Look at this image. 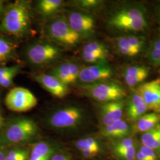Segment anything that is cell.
<instances>
[{
    "instance_id": "obj_20",
    "label": "cell",
    "mask_w": 160,
    "mask_h": 160,
    "mask_svg": "<svg viewBox=\"0 0 160 160\" xmlns=\"http://www.w3.org/2000/svg\"><path fill=\"white\" fill-rule=\"evenodd\" d=\"M141 144L152 149L160 158V123L154 128L142 133Z\"/></svg>"
},
{
    "instance_id": "obj_6",
    "label": "cell",
    "mask_w": 160,
    "mask_h": 160,
    "mask_svg": "<svg viewBox=\"0 0 160 160\" xmlns=\"http://www.w3.org/2000/svg\"><path fill=\"white\" fill-rule=\"evenodd\" d=\"M26 57L35 67H42L55 63L62 55L60 47L49 42H37L30 44L26 49Z\"/></svg>"
},
{
    "instance_id": "obj_23",
    "label": "cell",
    "mask_w": 160,
    "mask_h": 160,
    "mask_svg": "<svg viewBox=\"0 0 160 160\" xmlns=\"http://www.w3.org/2000/svg\"><path fill=\"white\" fill-rule=\"evenodd\" d=\"M53 150L46 142H40L34 144L29 160H50Z\"/></svg>"
},
{
    "instance_id": "obj_13",
    "label": "cell",
    "mask_w": 160,
    "mask_h": 160,
    "mask_svg": "<svg viewBox=\"0 0 160 160\" xmlns=\"http://www.w3.org/2000/svg\"><path fill=\"white\" fill-rule=\"evenodd\" d=\"M81 57L84 62L92 65L108 63L109 50L106 45L101 42H89L82 46Z\"/></svg>"
},
{
    "instance_id": "obj_38",
    "label": "cell",
    "mask_w": 160,
    "mask_h": 160,
    "mask_svg": "<svg viewBox=\"0 0 160 160\" xmlns=\"http://www.w3.org/2000/svg\"><path fill=\"white\" fill-rule=\"evenodd\" d=\"M158 17H159L160 22V3L159 6L158 7Z\"/></svg>"
},
{
    "instance_id": "obj_27",
    "label": "cell",
    "mask_w": 160,
    "mask_h": 160,
    "mask_svg": "<svg viewBox=\"0 0 160 160\" xmlns=\"http://www.w3.org/2000/svg\"><path fill=\"white\" fill-rule=\"evenodd\" d=\"M14 45L11 42L0 36V62L8 60L14 51Z\"/></svg>"
},
{
    "instance_id": "obj_22",
    "label": "cell",
    "mask_w": 160,
    "mask_h": 160,
    "mask_svg": "<svg viewBox=\"0 0 160 160\" xmlns=\"http://www.w3.org/2000/svg\"><path fill=\"white\" fill-rule=\"evenodd\" d=\"M112 42L116 50L122 55L133 57L140 53L132 46L127 36L116 37L112 39Z\"/></svg>"
},
{
    "instance_id": "obj_2",
    "label": "cell",
    "mask_w": 160,
    "mask_h": 160,
    "mask_svg": "<svg viewBox=\"0 0 160 160\" xmlns=\"http://www.w3.org/2000/svg\"><path fill=\"white\" fill-rule=\"evenodd\" d=\"M108 23L113 29L126 32H142L148 28L146 9L137 4L119 7L110 15Z\"/></svg>"
},
{
    "instance_id": "obj_5",
    "label": "cell",
    "mask_w": 160,
    "mask_h": 160,
    "mask_svg": "<svg viewBox=\"0 0 160 160\" xmlns=\"http://www.w3.org/2000/svg\"><path fill=\"white\" fill-rule=\"evenodd\" d=\"M82 92L100 103L124 100L127 96L125 89L119 83L106 80L88 85L80 86Z\"/></svg>"
},
{
    "instance_id": "obj_21",
    "label": "cell",
    "mask_w": 160,
    "mask_h": 160,
    "mask_svg": "<svg viewBox=\"0 0 160 160\" xmlns=\"http://www.w3.org/2000/svg\"><path fill=\"white\" fill-rule=\"evenodd\" d=\"M64 3L62 0H40L38 2L36 8L42 16L51 17L61 10Z\"/></svg>"
},
{
    "instance_id": "obj_39",
    "label": "cell",
    "mask_w": 160,
    "mask_h": 160,
    "mask_svg": "<svg viewBox=\"0 0 160 160\" xmlns=\"http://www.w3.org/2000/svg\"></svg>"
},
{
    "instance_id": "obj_10",
    "label": "cell",
    "mask_w": 160,
    "mask_h": 160,
    "mask_svg": "<svg viewBox=\"0 0 160 160\" xmlns=\"http://www.w3.org/2000/svg\"><path fill=\"white\" fill-rule=\"evenodd\" d=\"M113 75V69L108 63L92 64L81 68L77 84L84 86L109 80Z\"/></svg>"
},
{
    "instance_id": "obj_16",
    "label": "cell",
    "mask_w": 160,
    "mask_h": 160,
    "mask_svg": "<svg viewBox=\"0 0 160 160\" xmlns=\"http://www.w3.org/2000/svg\"><path fill=\"white\" fill-rule=\"evenodd\" d=\"M149 111L142 97L135 90L132 92L128 97L125 110L128 118L135 122Z\"/></svg>"
},
{
    "instance_id": "obj_36",
    "label": "cell",
    "mask_w": 160,
    "mask_h": 160,
    "mask_svg": "<svg viewBox=\"0 0 160 160\" xmlns=\"http://www.w3.org/2000/svg\"><path fill=\"white\" fill-rule=\"evenodd\" d=\"M4 123V118L2 117V116L1 114H0V128L3 126Z\"/></svg>"
},
{
    "instance_id": "obj_30",
    "label": "cell",
    "mask_w": 160,
    "mask_h": 160,
    "mask_svg": "<svg viewBox=\"0 0 160 160\" xmlns=\"http://www.w3.org/2000/svg\"><path fill=\"white\" fill-rule=\"evenodd\" d=\"M138 149L145 155L149 160H160L159 156L152 149L149 148L141 144L139 147Z\"/></svg>"
},
{
    "instance_id": "obj_37",
    "label": "cell",
    "mask_w": 160,
    "mask_h": 160,
    "mask_svg": "<svg viewBox=\"0 0 160 160\" xmlns=\"http://www.w3.org/2000/svg\"><path fill=\"white\" fill-rule=\"evenodd\" d=\"M2 7H3V2L2 1H0V13H1V12L2 11Z\"/></svg>"
},
{
    "instance_id": "obj_19",
    "label": "cell",
    "mask_w": 160,
    "mask_h": 160,
    "mask_svg": "<svg viewBox=\"0 0 160 160\" xmlns=\"http://www.w3.org/2000/svg\"><path fill=\"white\" fill-rule=\"evenodd\" d=\"M160 123V114L151 112L143 114L134 122L132 132L143 133L149 131Z\"/></svg>"
},
{
    "instance_id": "obj_1",
    "label": "cell",
    "mask_w": 160,
    "mask_h": 160,
    "mask_svg": "<svg viewBox=\"0 0 160 160\" xmlns=\"http://www.w3.org/2000/svg\"><path fill=\"white\" fill-rule=\"evenodd\" d=\"M32 17L29 2L16 1L7 7L0 23V32L16 37L26 36L31 30Z\"/></svg>"
},
{
    "instance_id": "obj_24",
    "label": "cell",
    "mask_w": 160,
    "mask_h": 160,
    "mask_svg": "<svg viewBox=\"0 0 160 160\" xmlns=\"http://www.w3.org/2000/svg\"><path fill=\"white\" fill-rule=\"evenodd\" d=\"M145 57L154 67L160 66V35L149 45Z\"/></svg>"
},
{
    "instance_id": "obj_9",
    "label": "cell",
    "mask_w": 160,
    "mask_h": 160,
    "mask_svg": "<svg viewBox=\"0 0 160 160\" xmlns=\"http://www.w3.org/2000/svg\"><path fill=\"white\" fill-rule=\"evenodd\" d=\"M65 16L70 27L82 39L94 33L96 21L91 14L82 11L67 10Z\"/></svg>"
},
{
    "instance_id": "obj_29",
    "label": "cell",
    "mask_w": 160,
    "mask_h": 160,
    "mask_svg": "<svg viewBox=\"0 0 160 160\" xmlns=\"http://www.w3.org/2000/svg\"><path fill=\"white\" fill-rule=\"evenodd\" d=\"M29 152L23 148L11 149L7 152L4 160H29Z\"/></svg>"
},
{
    "instance_id": "obj_11",
    "label": "cell",
    "mask_w": 160,
    "mask_h": 160,
    "mask_svg": "<svg viewBox=\"0 0 160 160\" xmlns=\"http://www.w3.org/2000/svg\"><path fill=\"white\" fill-rule=\"evenodd\" d=\"M149 110L160 114V78L143 82L136 88Z\"/></svg>"
},
{
    "instance_id": "obj_28",
    "label": "cell",
    "mask_w": 160,
    "mask_h": 160,
    "mask_svg": "<svg viewBox=\"0 0 160 160\" xmlns=\"http://www.w3.org/2000/svg\"><path fill=\"white\" fill-rule=\"evenodd\" d=\"M114 155L120 160H135L137 152L136 145L125 148L112 149Z\"/></svg>"
},
{
    "instance_id": "obj_7",
    "label": "cell",
    "mask_w": 160,
    "mask_h": 160,
    "mask_svg": "<svg viewBox=\"0 0 160 160\" xmlns=\"http://www.w3.org/2000/svg\"><path fill=\"white\" fill-rule=\"evenodd\" d=\"M84 118V111L78 106L69 105L56 110L48 119L49 125L57 129H71L79 126Z\"/></svg>"
},
{
    "instance_id": "obj_32",
    "label": "cell",
    "mask_w": 160,
    "mask_h": 160,
    "mask_svg": "<svg viewBox=\"0 0 160 160\" xmlns=\"http://www.w3.org/2000/svg\"><path fill=\"white\" fill-rule=\"evenodd\" d=\"M82 155L86 158H92L96 156L98 153L92 150H84L81 151Z\"/></svg>"
},
{
    "instance_id": "obj_15",
    "label": "cell",
    "mask_w": 160,
    "mask_h": 160,
    "mask_svg": "<svg viewBox=\"0 0 160 160\" xmlns=\"http://www.w3.org/2000/svg\"><path fill=\"white\" fill-rule=\"evenodd\" d=\"M33 78L53 96L62 98L68 94V87L49 74L34 75Z\"/></svg>"
},
{
    "instance_id": "obj_8",
    "label": "cell",
    "mask_w": 160,
    "mask_h": 160,
    "mask_svg": "<svg viewBox=\"0 0 160 160\" xmlns=\"http://www.w3.org/2000/svg\"><path fill=\"white\" fill-rule=\"evenodd\" d=\"M5 103L7 108L12 112H26L36 107L38 99L28 89L17 87L8 92Z\"/></svg>"
},
{
    "instance_id": "obj_33",
    "label": "cell",
    "mask_w": 160,
    "mask_h": 160,
    "mask_svg": "<svg viewBox=\"0 0 160 160\" xmlns=\"http://www.w3.org/2000/svg\"><path fill=\"white\" fill-rule=\"evenodd\" d=\"M135 160H149L148 158L142 153L141 151H140L138 149H137L136 155H135Z\"/></svg>"
},
{
    "instance_id": "obj_12",
    "label": "cell",
    "mask_w": 160,
    "mask_h": 160,
    "mask_svg": "<svg viewBox=\"0 0 160 160\" xmlns=\"http://www.w3.org/2000/svg\"><path fill=\"white\" fill-rule=\"evenodd\" d=\"M81 67L77 62L67 61L55 66L49 74L67 87L77 84Z\"/></svg>"
},
{
    "instance_id": "obj_18",
    "label": "cell",
    "mask_w": 160,
    "mask_h": 160,
    "mask_svg": "<svg viewBox=\"0 0 160 160\" xmlns=\"http://www.w3.org/2000/svg\"><path fill=\"white\" fill-rule=\"evenodd\" d=\"M131 132L132 126L122 119L103 127L101 129L103 137L118 140L129 137Z\"/></svg>"
},
{
    "instance_id": "obj_14",
    "label": "cell",
    "mask_w": 160,
    "mask_h": 160,
    "mask_svg": "<svg viewBox=\"0 0 160 160\" xmlns=\"http://www.w3.org/2000/svg\"><path fill=\"white\" fill-rule=\"evenodd\" d=\"M125 99L102 103L100 106V122L102 127L108 126L122 119L125 112Z\"/></svg>"
},
{
    "instance_id": "obj_4",
    "label": "cell",
    "mask_w": 160,
    "mask_h": 160,
    "mask_svg": "<svg viewBox=\"0 0 160 160\" xmlns=\"http://www.w3.org/2000/svg\"><path fill=\"white\" fill-rule=\"evenodd\" d=\"M45 33L52 42L67 48H73L82 38L70 27L65 14L53 17L46 24Z\"/></svg>"
},
{
    "instance_id": "obj_3",
    "label": "cell",
    "mask_w": 160,
    "mask_h": 160,
    "mask_svg": "<svg viewBox=\"0 0 160 160\" xmlns=\"http://www.w3.org/2000/svg\"><path fill=\"white\" fill-rule=\"evenodd\" d=\"M38 127L34 120L28 118L12 120L0 133V147L29 141L36 137Z\"/></svg>"
},
{
    "instance_id": "obj_34",
    "label": "cell",
    "mask_w": 160,
    "mask_h": 160,
    "mask_svg": "<svg viewBox=\"0 0 160 160\" xmlns=\"http://www.w3.org/2000/svg\"><path fill=\"white\" fill-rule=\"evenodd\" d=\"M51 160H70L69 157L62 154H58L54 155L52 157Z\"/></svg>"
},
{
    "instance_id": "obj_31",
    "label": "cell",
    "mask_w": 160,
    "mask_h": 160,
    "mask_svg": "<svg viewBox=\"0 0 160 160\" xmlns=\"http://www.w3.org/2000/svg\"><path fill=\"white\" fill-rule=\"evenodd\" d=\"M20 66L19 65H13L11 67H0V80L8 75L10 74L12 72L17 71L20 70Z\"/></svg>"
},
{
    "instance_id": "obj_25",
    "label": "cell",
    "mask_w": 160,
    "mask_h": 160,
    "mask_svg": "<svg viewBox=\"0 0 160 160\" xmlns=\"http://www.w3.org/2000/svg\"><path fill=\"white\" fill-rule=\"evenodd\" d=\"M73 3L78 7L82 12H95L103 6L104 1L101 0H78Z\"/></svg>"
},
{
    "instance_id": "obj_26",
    "label": "cell",
    "mask_w": 160,
    "mask_h": 160,
    "mask_svg": "<svg viewBox=\"0 0 160 160\" xmlns=\"http://www.w3.org/2000/svg\"><path fill=\"white\" fill-rule=\"evenodd\" d=\"M75 146L81 151L84 150H92L98 153L101 150L98 142L94 138L88 137L81 139L77 141Z\"/></svg>"
},
{
    "instance_id": "obj_35",
    "label": "cell",
    "mask_w": 160,
    "mask_h": 160,
    "mask_svg": "<svg viewBox=\"0 0 160 160\" xmlns=\"http://www.w3.org/2000/svg\"><path fill=\"white\" fill-rule=\"evenodd\" d=\"M7 151L3 147H0V160H5Z\"/></svg>"
},
{
    "instance_id": "obj_17",
    "label": "cell",
    "mask_w": 160,
    "mask_h": 160,
    "mask_svg": "<svg viewBox=\"0 0 160 160\" xmlns=\"http://www.w3.org/2000/svg\"><path fill=\"white\" fill-rule=\"evenodd\" d=\"M150 68L145 65H133L125 67L122 76L126 84L129 87H137L147 78Z\"/></svg>"
}]
</instances>
